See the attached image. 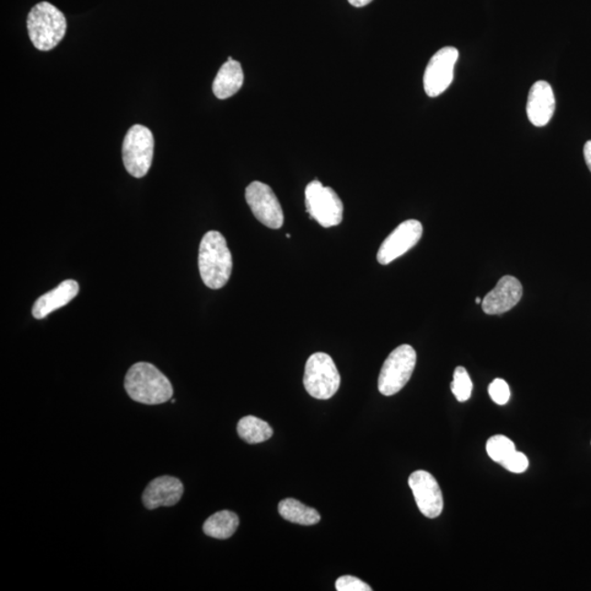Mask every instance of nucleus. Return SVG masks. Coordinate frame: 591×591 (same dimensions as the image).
Masks as SVG:
<instances>
[{"label": "nucleus", "instance_id": "f257e3e1", "mask_svg": "<svg viewBox=\"0 0 591 591\" xmlns=\"http://www.w3.org/2000/svg\"><path fill=\"white\" fill-rule=\"evenodd\" d=\"M232 256L225 237L219 231L206 232L199 245V268L203 283L210 290H220L232 273Z\"/></svg>", "mask_w": 591, "mask_h": 591}, {"label": "nucleus", "instance_id": "f03ea898", "mask_svg": "<svg viewBox=\"0 0 591 591\" xmlns=\"http://www.w3.org/2000/svg\"><path fill=\"white\" fill-rule=\"evenodd\" d=\"M124 387L129 398L142 404L166 403L173 395L169 379L158 368L145 362H138L129 368Z\"/></svg>", "mask_w": 591, "mask_h": 591}, {"label": "nucleus", "instance_id": "7ed1b4c3", "mask_svg": "<svg viewBox=\"0 0 591 591\" xmlns=\"http://www.w3.org/2000/svg\"><path fill=\"white\" fill-rule=\"evenodd\" d=\"M26 26L30 40L37 50L47 52L56 47L66 35L67 23L64 14L54 5L36 4L28 15Z\"/></svg>", "mask_w": 591, "mask_h": 591}, {"label": "nucleus", "instance_id": "20e7f679", "mask_svg": "<svg viewBox=\"0 0 591 591\" xmlns=\"http://www.w3.org/2000/svg\"><path fill=\"white\" fill-rule=\"evenodd\" d=\"M154 135L148 127H132L122 146L123 164L129 175L143 178L148 175L154 158Z\"/></svg>", "mask_w": 591, "mask_h": 591}, {"label": "nucleus", "instance_id": "39448f33", "mask_svg": "<svg viewBox=\"0 0 591 591\" xmlns=\"http://www.w3.org/2000/svg\"><path fill=\"white\" fill-rule=\"evenodd\" d=\"M341 376L335 362L325 352H316L309 357L306 364L303 386L312 398L329 400L338 392Z\"/></svg>", "mask_w": 591, "mask_h": 591}, {"label": "nucleus", "instance_id": "423d86ee", "mask_svg": "<svg viewBox=\"0 0 591 591\" xmlns=\"http://www.w3.org/2000/svg\"><path fill=\"white\" fill-rule=\"evenodd\" d=\"M416 365V352L411 345L397 347L382 365L378 379L379 392L386 397L397 394L409 382Z\"/></svg>", "mask_w": 591, "mask_h": 591}, {"label": "nucleus", "instance_id": "0eeeda50", "mask_svg": "<svg viewBox=\"0 0 591 591\" xmlns=\"http://www.w3.org/2000/svg\"><path fill=\"white\" fill-rule=\"evenodd\" d=\"M305 195L307 211L311 219L324 228L339 226L343 220V202L333 189L314 180L308 184Z\"/></svg>", "mask_w": 591, "mask_h": 591}, {"label": "nucleus", "instance_id": "6e6552de", "mask_svg": "<svg viewBox=\"0 0 591 591\" xmlns=\"http://www.w3.org/2000/svg\"><path fill=\"white\" fill-rule=\"evenodd\" d=\"M246 200L256 219L270 229H280L284 224V213L280 200L268 184L254 181L246 189Z\"/></svg>", "mask_w": 591, "mask_h": 591}, {"label": "nucleus", "instance_id": "1a4fd4ad", "mask_svg": "<svg viewBox=\"0 0 591 591\" xmlns=\"http://www.w3.org/2000/svg\"><path fill=\"white\" fill-rule=\"evenodd\" d=\"M458 58L459 51L453 46L443 47L433 54L424 73V90L428 97L441 96L453 84Z\"/></svg>", "mask_w": 591, "mask_h": 591}, {"label": "nucleus", "instance_id": "9d476101", "mask_svg": "<svg viewBox=\"0 0 591 591\" xmlns=\"http://www.w3.org/2000/svg\"><path fill=\"white\" fill-rule=\"evenodd\" d=\"M423 226L419 220L410 219L400 224L382 242L377 253L378 262L388 265L402 257L421 240Z\"/></svg>", "mask_w": 591, "mask_h": 591}, {"label": "nucleus", "instance_id": "9b49d317", "mask_svg": "<svg viewBox=\"0 0 591 591\" xmlns=\"http://www.w3.org/2000/svg\"><path fill=\"white\" fill-rule=\"evenodd\" d=\"M409 485L413 493L416 505L427 518L441 516L443 509V497L438 482L424 470L413 472L409 478Z\"/></svg>", "mask_w": 591, "mask_h": 591}, {"label": "nucleus", "instance_id": "f8f14e48", "mask_svg": "<svg viewBox=\"0 0 591 591\" xmlns=\"http://www.w3.org/2000/svg\"><path fill=\"white\" fill-rule=\"evenodd\" d=\"M524 294L523 285L514 276H504L498 280L494 290L482 300V309L486 314L505 313L518 305Z\"/></svg>", "mask_w": 591, "mask_h": 591}, {"label": "nucleus", "instance_id": "ddd939ff", "mask_svg": "<svg viewBox=\"0 0 591 591\" xmlns=\"http://www.w3.org/2000/svg\"><path fill=\"white\" fill-rule=\"evenodd\" d=\"M184 486L175 476L162 475L150 482L143 493V504L149 511L161 506L171 507L180 502Z\"/></svg>", "mask_w": 591, "mask_h": 591}, {"label": "nucleus", "instance_id": "4468645a", "mask_svg": "<svg viewBox=\"0 0 591 591\" xmlns=\"http://www.w3.org/2000/svg\"><path fill=\"white\" fill-rule=\"evenodd\" d=\"M555 111V97L552 87L545 80L531 87L527 102V116L531 124L544 127L549 124Z\"/></svg>", "mask_w": 591, "mask_h": 591}, {"label": "nucleus", "instance_id": "2eb2a0df", "mask_svg": "<svg viewBox=\"0 0 591 591\" xmlns=\"http://www.w3.org/2000/svg\"><path fill=\"white\" fill-rule=\"evenodd\" d=\"M79 285L74 280L62 281L56 289L46 292L35 302L32 314L36 319H45L48 314L65 307L78 295Z\"/></svg>", "mask_w": 591, "mask_h": 591}, {"label": "nucleus", "instance_id": "dca6fc26", "mask_svg": "<svg viewBox=\"0 0 591 591\" xmlns=\"http://www.w3.org/2000/svg\"><path fill=\"white\" fill-rule=\"evenodd\" d=\"M245 80L241 64L228 57V61L222 65L217 74L213 84L214 95L220 100L235 96L241 89Z\"/></svg>", "mask_w": 591, "mask_h": 591}, {"label": "nucleus", "instance_id": "f3484780", "mask_svg": "<svg viewBox=\"0 0 591 591\" xmlns=\"http://www.w3.org/2000/svg\"><path fill=\"white\" fill-rule=\"evenodd\" d=\"M239 527V517L230 511H221L211 515L206 520L203 525V531L206 535L211 538L226 540L235 535Z\"/></svg>", "mask_w": 591, "mask_h": 591}, {"label": "nucleus", "instance_id": "a211bd4d", "mask_svg": "<svg viewBox=\"0 0 591 591\" xmlns=\"http://www.w3.org/2000/svg\"><path fill=\"white\" fill-rule=\"evenodd\" d=\"M279 512L287 522L301 525H316L321 519L320 514L311 507L303 505L294 498H286L280 503Z\"/></svg>", "mask_w": 591, "mask_h": 591}, {"label": "nucleus", "instance_id": "6ab92c4d", "mask_svg": "<svg viewBox=\"0 0 591 591\" xmlns=\"http://www.w3.org/2000/svg\"><path fill=\"white\" fill-rule=\"evenodd\" d=\"M238 435L248 443L256 444L269 441L273 436V430L267 422L249 415L238 423Z\"/></svg>", "mask_w": 591, "mask_h": 591}, {"label": "nucleus", "instance_id": "aec40b11", "mask_svg": "<svg viewBox=\"0 0 591 591\" xmlns=\"http://www.w3.org/2000/svg\"><path fill=\"white\" fill-rule=\"evenodd\" d=\"M516 447L515 443L506 436L495 435L493 436L486 443V452L493 461L497 464H502L508 455H511Z\"/></svg>", "mask_w": 591, "mask_h": 591}, {"label": "nucleus", "instance_id": "412c9836", "mask_svg": "<svg viewBox=\"0 0 591 591\" xmlns=\"http://www.w3.org/2000/svg\"><path fill=\"white\" fill-rule=\"evenodd\" d=\"M450 388H452V392L459 402H465L471 398L474 383H472L469 373L464 367L459 366L455 368L453 381L450 384Z\"/></svg>", "mask_w": 591, "mask_h": 591}, {"label": "nucleus", "instance_id": "4be33fe9", "mask_svg": "<svg viewBox=\"0 0 591 591\" xmlns=\"http://www.w3.org/2000/svg\"><path fill=\"white\" fill-rule=\"evenodd\" d=\"M490 397L498 405L506 404L511 398V390L504 379L497 378L489 387Z\"/></svg>", "mask_w": 591, "mask_h": 591}, {"label": "nucleus", "instance_id": "5701e85b", "mask_svg": "<svg viewBox=\"0 0 591 591\" xmlns=\"http://www.w3.org/2000/svg\"><path fill=\"white\" fill-rule=\"evenodd\" d=\"M501 465L503 468L513 472V474H523V472L528 469L529 460L525 457V454L515 450L511 455H508V457L503 461Z\"/></svg>", "mask_w": 591, "mask_h": 591}, {"label": "nucleus", "instance_id": "b1692460", "mask_svg": "<svg viewBox=\"0 0 591 591\" xmlns=\"http://www.w3.org/2000/svg\"><path fill=\"white\" fill-rule=\"evenodd\" d=\"M338 591H372L370 585L354 576H341L335 583Z\"/></svg>", "mask_w": 591, "mask_h": 591}, {"label": "nucleus", "instance_id": "393cba45", "mask_svg": "<svg viewBox=\"0 0 591 591\" xmlns=\"http://www.w3.org/2000/svg\"><path fill=\"white\" fill-rule=\"evenodd\" d=\"M584 157L586 164H587L589 170L591 171V140H588V142L584 146Z\"/></svg>", "mask_w": 591, "mask_h": 591}, {"label": "nucleus", "instance_id": "a878e982", "mask_svg": "<svg viewBox=\"0 0 591 591\" xmlns=\"http://www.w3.org/2000/svg\"><path fill=\"white\" fill-rule=\"evenodd\" d=\"M372 2V0H349V3L352 5V6L361 8V7H365L367 5H370Z\"/></svg>", "mask_w": 591, "mask_h": 591}, {"label": "nucleus", "instance_id": "bb28decb", "mask_svg": "<svg viewBox=\"0 0 591 591\" xmlns=\"http://www.w3.org/2000/svg\"><path fill=\"white\" fill-rule=\"evenodd\" d=\"M475 302H476V303H482V300H481V298H479V297L476 298Z\"/></svg>", "mask_w": 591, "mask_h": 591}]
</instances>
